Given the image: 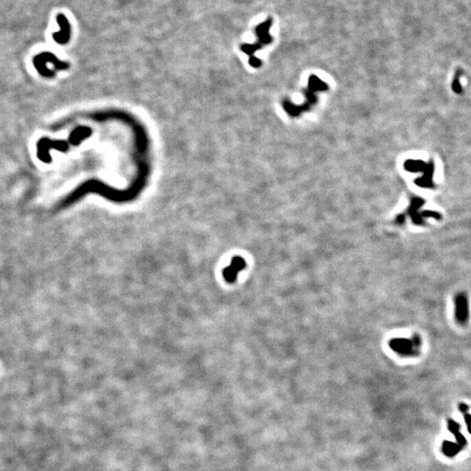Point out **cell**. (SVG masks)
<instances>
[{
  "label": "cell",
  "instance_id": "1",
  "mask_svg": "<svg viewBox=\"0 0 471 471\" xmlns=\"http://www.w3.org/2000/svg\"><path fill=\"white\" fill-rule=\"evenodd\" d=\"M33 66H35L39 74L46 78H52L55 75L54 71L50 70L49 68H47L46 66L47 63L53 64L56 70H66L69 68V65L67 63L60 61L51 52H43L38 54L33 58Z\"/></svg>",
  "mask_w": 471,
  "mask_h": 471
},
{
  "label": "cell",
  "instance_id": "2",
  "mask_svg": "<svg viewBox=\"0 0 471 471\" xmlns=\"http://www.w3.org/2000/svg\"><path fill=\"white\" fill-rule=\"evenodd\" d=\"M54 149L60 152H66L69 149V142L65 141H54L47 137H43L37 143V157L39 160L45 163H51L52 157L50 150Z\"/></svg>",
  "mask_w": 471,
  "mask_h": 471
},
{
  "label": "cell",
  "instance_id": "3",
  "mask_svg": "<svg viewBox=\"0 0 471 471\" xmlns=\"http://www.w3.org/2000/svg\"><path fill=\"white\" fill-rule=\"evenodd\" d=\"M272 26V20L269 19L268 20L265 21L259 25H257L256 28V34L258 39V41L254 45H244L242 46V49L246 54H253L256 50L260 49L262 45H266L272 41V37L269 33V29Z\"/></svg>",
  "mask_w": 471,
  "mask_h": 471
},
{
  "label": "cell",
  "instance_id": "4",
  "mask_svg": "<svg viewBox=\"0 0 471 471\" xmlns=\"http://www.w3.org/2000/svg\"><path fill=\"white\" fill-rule=\"evenodd\" d=\"M420 347L418 338L411 339H395L390 341V347L393 351L401 355H413L416 353Z\"/></svg>",
  "mask_w": 471,
  "mask_h": 471
},
{
  "label": "cell",
  "instance_id": "5",
  "mask_svg": "<svg viewBox=\"0 0 471 471\" xmlns=\"http://www.w3.org/2000/svg\"><path fill=\"white\" fill-rule=\"evenodd\" d=\"M57 23L59 26V31L53 34L54 41L59 45H66L70 40L71 25L66 17L63 14L57 16Z\"/></svg>",
  "mask_w": 471,
  "mask_h": 471
},
{
  "label": "cell",
  "instance_id": "6",
  "mask_svg": "<svg viewBox=\"0 0 471 471\" xmlns=\"http://www.w3.org/2000/svg\"><path fill=\"white\" fill-rule=\"evenodd\" d=\"M244 266H245V261L240 257H236L235 259L232 261V265H230L228 268H226L224 272V276L228 281H234L236 275L241 270H243Z\"/></svg>",
  "mask_w": 471,
  "mask_h": 471
},
{
  "label": "cell",
  "instance_id": "7",
  "mask_svg": "<svg viewBox=\"0 0 471 471\" xmlns=\"http://www.w3.org/2000/svg\"><path fill=\"white\" fill-rule=\"evenodd\" d=\"M89 135H90V129H88V128H82V127L76 128L73 132L71 133L70 137L68 139V142H70L71 144L76 146L79 143V141L84 139L85 137H88Z\"/></svg>",
  "mask_w": 471,
  "mask_h": 471
}]
</instances>
